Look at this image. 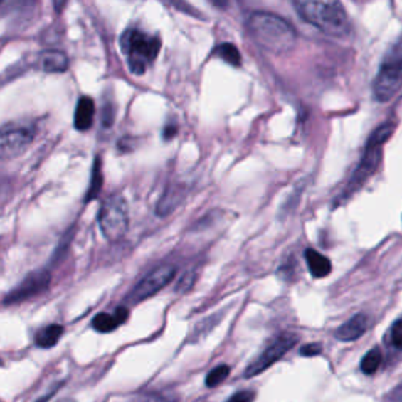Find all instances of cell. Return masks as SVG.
Segmentation results:
<instances>
[{
    "mask_svg": "<svg viewBox=\"0 0 402 402\" xmlns=\"http://www.w3.org/2000/svg\"><path fill=\"white\" fill-rule=\"evenodd\" d=\"M253 41L270 54H285L297 43V32L286 19L268 11H253L245 22Z\"/></svg>",
    "mask_w": 402,
    "mask_h": 402,
    "instance_id": "cell-1",
    "label": "cell"
},
{
    "mask_svg": "<svg viewBox=\"0 0 402 402\" xmlns=\"http://www.w3.org/2000/svg\"><path fill=\"white\" fill-rule=\"evenodd\" d=\"M299 16L308 24L321 30L322 33L343 38L351 32V22L339 2H322V0H299L294 4Z\"/></svg>",
    "mask_w": 402,
    "mask_h": 402,
    "instance_id": "cell-2",
    "label": "cell"
},
{
    "mask_svg": "<svg viewBox=\"0 0 402 402\" xmlns=\"http://www.w3.org/2000/svg\"><path fill=\"white\" fill-rule=\"evenodd\" d=\"M161 46V38L148 35L139 28H127L121 36V48L127 57L129 70L137 75L147 73L149 65L157 58Z\"/></svg>",
    "mask_w": 402,
    "mask_h": 402,
    "instance_id": "cell-3",
    "label": "cell"
},
{
    "mask_svg": "<svg viewBox=\"0 0 402 402\" xmlns=\"http://www.w3.org/2000/svg\"><path fill=\"white\" fill-rule=\"evenodd\" d=\"M97 222H100L105 239L110 242L123 239L129 226L127 203L123 196L110 195L107 200L102 201L100 214H97Z\"/></svg>",
    "mask_w": 402,
    "mask_h": 402,
    "instance_id": "cell-4",
    "label": "cell"
},
{
    "mask_svg": "<svg viewBox=\"0 0 402 402\" xmlns=\"http://www.w3.org/2000/svg\"><path fill=\"white\" fill-rule=\"evenodd\" d=\"M402 87V49L393 52L382 63L374 83L373 95L379 102H390Z\"/></svg>",
    "mask_w": 402,
    "mask_h": 402,
    "instance_id": "cell-5",
    "label": "cell"
},
{
    "mask_svg": "<svg viewBox=\"0 0 402 402\" xmlns=\"http://www.w3.org/2000/svg\"><path fill=\"white\" fill-rule=\"evenodd\" d=\"M36 129L26 123H10L0 127V161H11L24 154L32 145Z\"/></svg>",
    "mask_w": 402,
    "mask_h": 402,
    "instance_id": "cell-6",
    "label": "cell"
},
{
    "mask_svg": "<svg viewBox=\"0 0 402 402\" xmlns=\"http://www.w3.org/2000/svg\"><path fill=\"white\" fill-rule=\"evenodd\" d=\"M174 275H176V268H174V265L171 264L159 265V268L151 270L145 278L140 280L139 285L134 287L131 294H129V300L137 303L153 297L154 294L164 290V287L171 282Z\"/></svg>",
    "mask_w": 402,
    "mask_h": 402,
    "instance_id": "cell-7",
    "label": "cell"
},
{
    "mask_svg": "<svg viewBox=\"0 0 402 402\" xmlns=\"http://www.w3.org/2000/svg\"><path fill=\"white\" fill-rule=\"evenodd\" d=\"M297 337L292 335V333H283L280 335L274 343L265 347V351L258 356L255 361H252L245 369V377H255L258 374L264 373L269 366L274 365L280 359H283V355L287 352L297 343Z\"/></svg>",
    "mask_w": 402,
    "mask_h": 402,
    "instance_id": "cell-8",
    "label": "cell"
},
{
    "mask_svg": "<svg viewBox=\"0 0 402 402\" xmlns=\"http://www.w3.org/2000/svg\"><path fill=\"white\" fill-rule=\"evenodd\" d=\"M381 161H382V148L366 145L359 166H356L355 171L352 173V178L349 179V183L344 189L343 199H347V196H351L356 191H360L361 186L373 176L374 171L377 170V166L381 165Z\"/></svg>",
    "mask_w": 402,
    "mask_h": 402,
    "instance_id": "cell-9",
    "label": "cell"
},
{
    "mask_svg": "<svg viewBox=\"0 0 402 402\" xmlns=\"http://www.w3.org/2000/svg\"><path fill=\"white\" fill-rule=\"evenodd\" d=\"M51 272L48 270H36L33 274L26 277L24 282L6 295L5 303H19L27 299H32L35 295L44 292L51 285Z\"/></svg>",
    "mask_w": 402,
    "mask_h": 402,
    "instance_id": "cell-10",
    "label": "cell"
},
{
    "mask_svg": "<svg viewBox=\"0 0 402 402\" xmlns=\"http://www.w3.org/2000/svg\"><path fill=\"white\" fill-rule=\"evenodd\" d=\"M129 317V310L126 307H118L113 313H100L93 317L92 325L96 332L110 333L117 330L121 324H125Z\"/></svg>",
    "mask_w": 402,
    "mask_h": 402,
    "instance_id": "cell-11",
    "label": "cell"
},
{
    "mask_svg": "<svg viewBox=\"0 0 402 402\" xmlns=\"http://www.w3.org/2000/svg\"><path fill=\"white\" fill-rule=\"evenodd\" d=\"M70 66V60L63 51H43L38 54V68L44 73H65Z\"/></svg>",
    "mask_w": 402,
    "mask_h": 402,
    "instance_id": "cell-12",
    "label": "cell"
},
{
    "mask_svg": "<svg viewBox=\"0 0 402 402\" xmlns=\"http://www.w3.org/2000/svg\"><path fill=\"white\" fill-rule=\"evenodd\" d=\"M368 327H369L368 316L360 313V314H355L346 324L341 325L335 335L339 341H355L365 335Z\"/></svg>",
    "mask_w": 402,
    "mask_h": 402,
    "instance_id": "cell-13",
    "label": "cell"
},
{
    "mask_svg": "<svg viewBox=\"0 0 402 402\" xmlns=\"http://www.w3.org/2000/svg\"><path fill=\"white\" fill-rule=\"evenodd\" d=\"M95 113H96L95 101L90 96H82L78 101V105H75L74 127L80 132L88 131V129L93 126Z\"/></svg>",
    "mask_w": 402,
    "mask_h": 402,
    "instance_id": "cell-14",
    "label": "cell"
},
{
    "mask_svg": "<svg viewBox=\"0 0 402 402\" xmlns=\"http://www.w3.org/2000/svg\"><path fill=\"white\" fill-rule=\"evenodd\" d=\"M305 260H307L311 275H313L314 278H325L327 275H330L332 263L327 256L316 252L314 248H307Z\"/></svg>",
    "mask_w": 402,
    "mask_h": 402,
    "instance_id": "cell-15",
    "label": "cell"
},
{
    "mask_svg": "<svg viewBox=\"0 0 402 402\" xmlns=\"http://www.w3.org/2000/svg\"><path fill=\"white\" fill-rule=\"evenodd\" d=\"M63 335V325L60 324H51L46 325V327L38 330V333L35 335V344L41 349H49L54 347L58 339L62 338Z\"/></svg>",
    "mask_w": 402,
    "mask_h": 402,
    "instance_id": "cell-16",
    "label": "cell"
},
{
    "mask_svg": "<svg viewBox=\"0 0 402 402\" xmlns=\"http://www.w3.org/2000/svg\"><path fill=\"white\" fill-rule=\"evenodd\" d=\"M104 184V176H102V162L100 157L95 159L93 169H92V181H90L88 191L85 195V203L93 201L95 199H97L101 194V189Z\"/></svg>",
    "mask_w": 402,
    "mask_h": 402,
    "instance_id": "cell-17",
    "label": "cell"
},
{
    "mask_svg": "<svg viewBox=\"0 0 402 402\" xmlns=\"http://www.w3.org/2000/svg\"><path fill=\"white\" fill-rule=\"evenodd\" d=\"M394 129H396V123L394 121H388V123H384L379 126L376 131L371 134V137L368 140L366 145H373V147H384L388 139L393 135Z\"/></svg>",
    "mask_w": 402,
    "mask_h": 402,
    "instance_id": "cell-18",
    "label": "cell"
},
{
    "mask_svg": "<svg viewBox=\"0 0 402 402\" xmlns=\"http://www.w3.org/2000/svg\"><path fill=\"white\" fill-rule=\"evenodd\" d=\"M214 54H216L217 57L222 58L223 62H226L228 65H233V66H240V62H242L240 52H239V51H238V48L234 46V44H231V43H223V44H220V46H217V48H216Z\"/></svg>",
    "mask_w": 402,
    "mask_h": 402,
    "instance_id": "cell-19",
    "label": "cell"
},
{
    "mask_svg": "<svg viewBox=\"0 0 402 402\" xmlns=\"http://www.w3.org/2000/svg\"><path fill=\"white\" fill-rule=\"evenodd\" d=\"M179 201H181V196L176 194V191H174V189H169L157 204V208H156L157 216H162V217L169 216L170 212L178 206Z\"/></svg>",
    "mask_w": 402,
    "mask_h": 402,
    "instance_id": "cell-20",
    "label": "cell"
},
{
    "mask_svg": "<svg viewBox=\"0 0 402 402\" xmlns=\"http://www.w3.org/2000/svg\"><path fill=\"white\" fill-rule=\"evenodd\" d=\"M381 363H382L381 351H379V349H373V351H369L365 356H363L361 371L365 374H374L379 366H381Z\"/></svg>",
    "mask_w": 402,
    "mask_h": 402,
    "instance_id": "cell-21",
    "label": "cell"
},
{
    "mask_svg": "<svg viewBox=\"0 0 402 402\" xmlns=\"http://www.w3.org/2000/svg\"><path fill=\"white\" fill-rule=\"evenodd\" d=\"M228 376H230V366L220 365L211 371V373L206 376V381L204 382H206L208 388H216V386L222 384Z\"/></svg>",
    "mask_w": 402,
    "mask_h": 402,
    "instance_id": "cell-22",
    "label": "cell"
},
{
    "mask_svg": "<svg viewBox=\"0 0 402 402\" xmlns=\"http://www.w3.org/2000/svg\"><path fill=\"white\" fill-rule=\"evenodd\" d=\"M390 337H391V343L394 347L402 349V319L396 321L393 324V327L390 330Z\"/></svg>",
    "mask_w": 402,
    "mask_h": 402,
    "instance_id": "cell-23",
    "label": "cell"
},
{
    "mask_svg": "<svg viewBox=\"0 0 402 402\" xmlns=\"http://www.w3.org/2000/svg\"><path fill=\"white\" fill-rule=\"evenodd\" d=\"M321 352H322V346L319 343H311L300 349V355L303 356H314V355H319Z\"/></svg>",
    "mask_w": 402,
    "mask_h": 402,
    "instance_id": "cell-24",
    "label": "cell"
},
{
    "mask_svg": "<svg viewBox=\"0 0 402 402\" xmlns=\"http://www.w3.org/2000/svg\"><path fill=\"white\" fill-rule=\"evenodd\" d=\"M255 401V393L253 391H239L226 401V402H253Z\"/></svg>",
    "mask_w": 402,
    "mask_h": 402,
    "instance_id": "cell-25",
    "label": "cell"
},
{
    "mask_svg": "<svg viewBox=\"0 0 402 402\" xmlns=\"http://www.w3.org/2000/svg\"><path fill=\"white\" fill-rule=\"evenodd\" d=\"M113 120H115V115H113V110L107 105V107L104 109V113H102V125L105 127H110V125L113 123Z\"/></svg>",
    "mask_w": 402,
    "mask_h": 402,
    "instance_id": "cell-26",
    "label": "cell"
},
{
    "mask_svg": "<svg viewBox=\"0 0 402 402\" xmlns=\"http://www.w3.org/2000/svg\"><path fill=\"white\" fill-rule=\"evenodd\" d=\"M176 132H178V126L176 125H166L165 127H164V132H162V135H164V139L165 140H171L174 135H176Z\"/></svg>",
    "mask_w": 402,
    "mask_h": 402,
    "instance_id": "cell-27",
    "label": "cell"
},
{
    "mask_svg": "<svg viewBox=\"0 0 402 402\" xmlns=\"http://www.w3.org/2000/svg\"><path fill=\"white\" fill-rule=\"evenodd\" d=\"M391 399L393 401H402V384L398 386V388H394V391L391 393Z\"/></svg>",
    "mask_w": 402,
    "mask_h": 402,
    "instance_id": "cell-28",
    "label": "cell"
},
{
    "mask_svg": "<svg viewBox=\"0 0 402 402\" xmlns=\"http://www.w3.org/2000/svg\"><path fill=\"white\" fill-rule=\"evenodd\" d=\"M58 402H73V401H70V399H65V401H58Z\"/></svg>",
    "mask_w": 402,
    "mask_h": 402,
    "instance_id": "cell-29",
    "label": "cell"
}]
</instances>
